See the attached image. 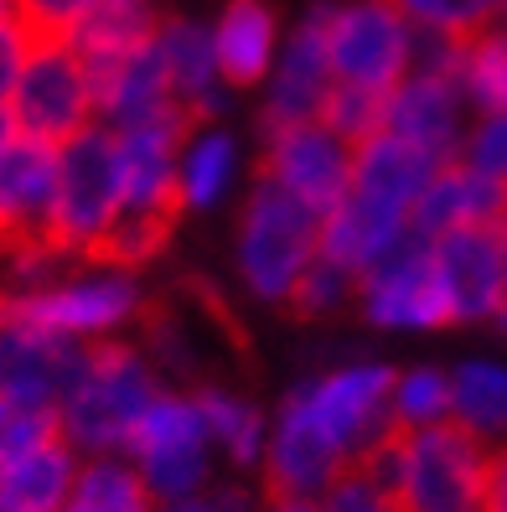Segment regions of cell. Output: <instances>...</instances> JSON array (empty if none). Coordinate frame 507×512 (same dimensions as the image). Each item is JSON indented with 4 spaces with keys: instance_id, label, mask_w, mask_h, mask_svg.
<instances>
[{
    "instance_id": "cell-5",
    "label": "cell",
    "mask_w": 507,
    "mask_h": 512,
    "mask_svg": "<svg viewBox=\"0 0 507 512\" xmlns=\"http://www.w3.org/2000/svg\"><path fill=\"white\" fill-rule=\"evenodd\" d=\"M145 311L140 290L119 275V269H99V275H73V280H47L32 290H0V326H42L73 342H104L109 331L135 321Z\"/></svg>"
},
{
    "instance_id": "cell-25",
    "label": "cell",
    "mask_w": 507,
    "mask_h": 512,
    "mask_svg": "<svg viewBox=\"0 0 507 512\" xmlns=\"http://www.w3.org/2000/svg\"><path fill=\"white\" fill-rule=\"evenodd\" d=\"M197 409H202V425H207V440H213L233 466H259L264 461V440H270V419L259 414V404L228 394V388H213L202 383L197 388Z\"/></svg>"
},
{
    "instance_id": "cell-7",
    "label": "cell",
    "mask_w": 507,
    "mask_h": 512,
    "mask_svg": "<svg viewBox=\"0 0 507 512\" xmlns=\"http://www.w3.org/2000/svg\"><path fill=\"white\" fill-rule=\"evenodd\" d=\"M389 394H394V373L383 363H347L321 378H306L290 399L306 409V419L342 456V466H352L378 435L394 430Z\"/></svg>"
},
{
    "instance_id": "cell-11",
    "label": "cell",
    "mask_w": 507,
    "mask_h": 512,
    "mask_svg": "<svg viewBox=\"0 0 507 512\" xmlns=\"http://www.w3.org/2000/svg\"><path fill=\"white\" fill-rule=\"evenodd\" d=\"M259 176H270L301 207L326 218L352 192V150L326 125L306 119V125H285V130L264 135V171Z\"/></svg>"
},
{
    "instance_id": "cell-27",
    "label": "cell",
    "mask_w": 507,
    "mask_h": 512,
    "mask_svg": "<svg viewBox=\"0 0 507 512\" xmlns=\"http://www.w3.org/2000/svg\"><path fill=\"white\" fill-rule=\"evenodd\" d=\"M63 512H156V497L130 461L94 456L88 466H78Z\"/></svg>"
},
{
    "instance_id": "cell-2",
    "label": "cell",
    "mask_w": 507,
    "mask_h": 512,
    "mask_svg": "<svg viewBox=\"0 0 507 512\" xmlns=\"http://www.w3.org/2000/svg\"><path fill=\"white\" fill-rule=\"evenodd\" d=\"M156 394L161 388H156L145 352L114 342V337L88 342L83 368L63 394V404H57V435L78 456H119Z\"/></svg>"
},
{
    "instance_id": "cell-15",
    "label": "cell",
    "mask_w": 507,
    "mask_h": 512,
    "mask_svg": "<svg viewBox=\"0 0 507 512\" xmlns=\"http://www.w3.org/2000/svg\"><path fill=\"white\" fill-rule=\"evenodd\" d=\"M435 275L445 285L456 321H492L507 306V280H502V249L497 228H456L430 238Z\"/></svg>"
},
{
    "instance_id": "cell-39",
    "label": "cell",
    "mask_w": 507,
    "mask_h": 512,
    "mask_svg": "<svg viewBox=\"0 0 507 512\" xmlns=\"http://www.w3.org/2000/svg\"><path fill=\"white\" fill-rule=\"evenodd\" d=\"M32 32H26V21L21 16H6L0 21V104L11 99V88L21 78V63H26V52H32Z\"/></svg>"
},
{
    "instance_id": "cell-37",
    "label": "cell",
    "mask_w": 507,
    "mask_h": 512,
    "mask_svg": "<svg viewBox=\"0 0 507 512\" xmlns=\"http://www.w3.org/2000/svg\"><path fill=\"white\" fill-rule=\"evenodd\" d=\"M456 161L466 171H476V176H497V182H507V114H482V125L471 130V140L461 145Z\"/></svg>"
},
{
    "instance_id": "cell-8",
    "label": "cell",
    "mask_w": 507,
    "mask_h": 512,
    "mask_svg": "<svg viewBox=\"0 0 507 512\" xmlns=\"http://www.w3.org/2000/svg\"><path fill=\"white\" fill-rule=\"evenodd\" d=\"M207 450H213V440H207L197 399L156 394L151 409L140 414L125 456L145 487H151V497L176 502V497H192L207 487Z\"/></svg>"
},
{
    "instance_id": "cell-28",
    "label": "cell",
    "mask_w": 507,
    "mask_h": 512,
    "mask_svg": "<svg viewBox=\"0 0 507 512\" xmlns=\"http://www.w3.org/2000/svg\"><path fill=\"white\" fill-rule=\"evenodd\" d=\"M456 88L482 114H507V26H482L461 42Z\"/></svg>"
},
{
    "instance_id": "cell-19",
    "label": "cell",
    "mask_w": 507,
    "mask_h": 512,
    "mask_svg": "<svg viewBox=\"0 0 507 512\" xmlns=\"http://www.w3.org/2000/svg\"><path fill=\"white\" fill-rule=\"evenodd\" d=\"M404 233H409V213H404V207L363 197V192H347L332 213L321 218L316 254L342 264L347 275H363V269H373Z\"/></svg>"
},
{
    "instance_id": "cell-1",
    "label": "cell",
    "mask_w": 507,
    "mask_h": 512,
    "mask_svg": "<svg viewBox=\"0 0 507 512\" xmlns=\"http://www.w3.org/2000/svg\"><path fill=\"white\" fill-rule=\"evenodd\" d=\"M492 450L482 435L440 419L425 430H389L378 435L352 466H363L399 512H482Z\"/></svg>"
},
{
    "instance_id": "cell-30",
    "label": "cell",
    "mask_w": 507,
    "mask_h": 512,
    "mask_svg": "<svg viewBox=\"0 0 507 512\" xmlns=\"http://www.w3.org/2000/svg\"><path fill=\"white\" fill-rule=\"evenodd\" d=\"M316 125H326L347 150L368 145L389 125V88H368V83H332L316 109Z\"/></svg>"
},
{
    "instance_id": "cell-41",
    "label": "cell",
    "mask_w": 507,
    "mask_h": 512,
    "mask_svg": "<svg viewBox=\"0 0 507 512\" xmlns=\"http://www.w3.org/2000/svg\"><path fill=\"white\" fill-rule=\"evenodd\" d=\"M482 512H507V450L487 461V492H482Z\"/></svg>"
},
{
    "instance_id": "cell-23",
    "label": "cell",
    "mask_w": 507,
    "mask_h": 512,
    "mask_svg": "<svg viewBox=\"0 0 507 512\" xmlns=\"http://www.w3.org/2000/svg\"><path fill=\"white\" fill-rule=\"evenodd\" d=\"M435 171H440L435 156H425L420 145H409V140H399L389 130L352 150V192L394 202V207H404V213H409V202L425 192V182Z\"/></svg>"
},
{
    "instance_id": "cell-10",
    "label": "cell",
    "mask_w": 507,
    "mask_h": 512,
    "mask_svg": "<svg viewBox=\"0 0 507 512\" xmlns=\"http://www.w3.org/2000/svg\"><path fill=\"white\" fill-rule=\"evenodd\" d=\"M326 63L337 83L394 88L414 63V26L389 0H352L326 16Z\"/></svg>"
},
{
    "instance_id": "cell-6",
    "label": "cell",
    "mask_w": 507,
    "mask_h": 512,
    "mask_svg": "<svg viewBox=\"0 0 507 512\" xmlns=\"http://www.w3.org/2000/svg\"><path fill=\"white\" fill-rule=\"evenodd\" d=\"M16 135H32L47 145H63L78 130L94 125V83L88 63L57 37H37L21 63V78L6 99Z\"/></svg>"
},
{
    "instance_id": "cell-21",
    "label": "cell",
    "mask_w": 507,
    "mask_h": 512,
    "mask_svg": "<svg viewBox=\"0 0 507 512\" xmlns=\"http://www.w3.org/2000/svg\"><path fill=\"white\" fill-rule=\"evenodd\" d=\"M78 476V450L63 435H47L0 466V507L6 512H63Z\"/></svg>"
},
{
    "instance_id": "cell-40",
    "label": "cell",
    "mask_w": 507,
    "mask_h": 512,
    "mask_svg": "<svg viewBox=\"0 0 507 512\" xmlns=\"http://www.w3.org/2000/svg\"><path fill=\"white\" fill-rule=\"evenodd\" d=\"M161 512H254L249 507V497L244 492H192V497H176V502H166Z\"/></svg>"
},
{
    "instance_id": "cell-33",
    "label": "cell",
    "mask_w": 507,
    "mask_h": 512,
    "mask_svg": "<svg viewBox=\"0 0 507 512\" xmlns=\"http://www.w3.org/2000/svg\"><path fill=\"white\" fill-rule=\"evenodd\" d=\"M389 6L420 26V32H440V37H471L492 26L497 16V0H389Z\"/></svg>"
},
{
    "instance_id": "cell-42",
    "label": "cell",
    "mask_w": 507,
    "mask_h": 512,
    "mask_svg": "<svg viewBox=\"0 0 507 512\" xmlns=\"http://www.w3.org/2000/svg\"><path fill=\"white\" fill-rule=\"evenodd\" d=\"M270 512H321L316 497H270Z\"/></svg>"
},
{
    "instance_id": "cell-16",
    "label": "cell",
    "mask_w": 507,
    "mask_h": 512,
    "mask_svg": "<svg viewBox=\"0 0 507 512\" xmlns=\"http://www.w3.org/2000/svg\"><path fill=\"white\" fill-rule=\"evenodd\" d=\"M88 83H94V125H104V130L145 125L151 114L176 104L156 37L119 52V57H104V63H88Z\"/></svg>"
},
{
    "instance_id": "cell-3",
    "label": "cell",
    "mask_w": 507,
    "mask_h": 512,
    "mask_svg": "<svg viewBox=\"0 0 507 512\" xmlns=\"http://www.w3.org/2000/svg\"><path fill=\"white\" fill-rule=\"evenodd\" d=\"M119 218V150L114 130L88 125L73 140L57 145V187H52V218L47 244L73 259H88L94 244Z\"/></svg>"
},
{
    "instance_id": "cell-20",
    "label": "cell",
    "mask_w": 507,
    "mask_h": 512,
    "mask_svg": "<svg viewBox=\"0 0 507 512\" xmlns=\"http://www.w3.org/2000/svg\"><path fill=\"white\" fill-rule=\"evenodd\" d=\"M156 47L166 63L171 99L182 104L197 125L223 114V78H218V57H213V32L197 21H161L156 26Z\"/></svg>"
},
{
    "instance_id": "cell-22",
    "label": "cell",
    "mask_w": 507,
    "mask_h": 512,
    "mask_svg": "<svg viewBox=\"0 0 507 512\" xmlns=\"http://www.w3.org/2000/svg\"><path fill=\"white\" fill-rule=\"evenodd\" d=\"M218 78L228 88H254L275 68V11L264 0H228L213 26Z\"/></svg>"
},
{
    "instance_id": "cell-9",
    "label": "cell",
    "mask_w": 507,
    "mask_h": 512,
    "mask_svg": "<svg viewBox=\"0 0 507 512\" xmlns=\"http://www.w3.org/2000/svg\"><path fill=\"white\" fill-rule=\"evenodd\" d=\"M357 280H363V285H357V295H363V316L373 326H389V331L456 326L451 300H445V285L435 275L430 238H420L414 228L373 269H363Z\"/></svg>"
},
{
    "instance_id": "cell-12",
    "label": "cell",
    "mask_w": 507,
    "mask_h": 512,
    "mask_svg": "<svg viewBox=\"0 0 507 512\" xmlns=\"http://www.w3.org/2000/svg\"><path fill=\"white\" fill-rule=\"evenodd\" d=\"M83 352H88V342L6 321L0 326V399L57 414V404H63V394L83 368Z\"/></svg>"
},
{
    "instance_id": "cell-13",
    "label": "cell",
    "mask_w": 507,
    "mask_h": 512,
    "mask_svg": "<svg viewBox=\"0 0 507 512\" xmlns=\"http://www.w3.org/2000/svg\"><path fill=\"white\" fill-rule=\"evenodd\" d=\"M326 16H332V0L311 6L306 21L295 26V37L285 42L280 63H275V73H270V88H264V109H259L264 135L316 119L326 88L337 83V78H332V63H326Z\"/></svg>"
},
{
    "instance_id": "cell-38",
    "label": "cell",
    "mask_w": 507,
    "mask_h": 512,
    "mask_svg": "<svg viewBox=\"0 0 507 512\" xmlns=\"http://www.w3.org/2000/svg\"><path fill=\"white\" fill-rule=\"evenodd\" d=\"M88 6H94V0H16V16L26 21L32 37H57L63 42Z\"/></svg>"
},
{
    "instance_id": "cell-14",
    "label": "cell",
    "mask_w": 507,
    "mask_h": 512,
    "mask_svg": "<svg viewBox=\"0 0 507 512\" xmlns=\"http://www.w3.org/2000/svg\"><path fill=\"white\" fill-rule=\"evenodd\" d=\"M57 187V145L16 135L0 150V259L47 238Z\"/></svg>"
},
{
    "instance_id": "cell-34",
    "label": "cell",
    "mask_w": 507,
    "mask_h": 512,
    "mask_svg": "<svg viewBox=\"0 0 507 512\" xmlns=\"http://www.w3.org/2000/svg\"><path fill=\"white\" fill-rule=\"evenodd\" d=\"M352 280H357V275H347L342 264H332V259H321V254H316V259L301 269V280H295V290H290L285 300H290V311H295V316L316 321V316L342 311V300L352 295Z\"/></svg>"
},
{
    "instance_id": "cell-35",
    "label": "cell",
    "mask_w": 507,
    "mask_h": 512,
    "mask_svg": "<svg viewBox=\"0 0 507 512\" xmlns=\"http://www.w3.org/2000/svg\"><path fill=\"white\" fill-rule=\"evenodd\" d=\"M316 507L321 512H399L394 497L383 492L363 466H342L332 481H326V492H321Z\"/></svg>"
},
{
    "instance_id": "cell-44",
    "label": "cell",
    "mask_w": 507,
    "mask_h": 512,
    "mask_svg": "<svg viewBox=\"0 0 507 512\" xmlns=\"http://www.w3.org/2000/svg\"><path fill=\"white\" fill-rule=\"evenodd\" d=\"M6 16H16V0H0V21H6Z\"/></svg>"
},
{
    "instance_id": "cell-43",
    "label": "cell",
    "mask_w": 507,
    "mask_h": 512,
    "mask_svg": "<svg viewBox=\"0 0 507 512\" xmlns=\"http://www.w3.org/2000/svg\"><path fill=\"white\" fill-rule=\"evenodd\" d=\"M16 140V125H11V114H6V104H0V150H6Z\"/></svg>"
},
{
    "instance_id": "cell-26",
    "label": "cell",
    "mask_w": 507,
    "mask_h": 512,
    "mask_svg": "<svg viewBox=\"0 0 507 512\" xmlns=\"http://www.w3.org/2000/svg\"><path fill=\"white\" fill-rule=\"evenodd\" d=\"M233 171H238L233 135H223V130L197 135L182 156H176V202H182V213H207V207H218L228 182H233Z\"/></svg>"
},
{
    "instance_id": "cell-45",
    "label": "cell",
    "mask_w": 507,
    "mask_h": 512,
    "mask_svg": "<svg viewBox=\"0 0 507 512\" xmlns=\"http://www.w3.org/2000/svg\"><path fill=\"white\" fill-rule=\"evenodd\" d=\"M0 512H6V507H0Z\"/></svg>"
},
{
    "instance_id": "cell-36",
    "label": "cell",
    "mask_w": 507,
    "mask_h": 512,
    "mask_svg": "<svg viewBox=\"0 0 507 512\" xmlns=\"http://www.w3.org/2000/svg\"><path fill=\"white\" fill-rule=\"evenodd\" d=\"M47 435H57L52 409H26V404L0 399V466H6L11 456H21V450H32Z\"/></svg>"
},
{
    "instance_id": "cell-24",
    "label": "cell",
    "mask_w": 507,
    "mask_h": 512,
    "mask_svg": "<svg viewBox=\"0 0 507 512\" xmlns=\"http://www.w3.org/2000/svg\"><path fill=\"white\" fill-rule=\"evenodd\" d=\"M156 26H161V16H156L151 0H94L63 42L83 57V63H104V57H119L140 42H151Z\"/></svg>"
},
{
    "instance_id": "cell-29",
    "label": "cell",
    "mask_w": 507,
    "mask_h": 512,
    "mask_svg": "<svg viewBox=\"0 0 507 512\" xmlns=\"http://www.w3.org/2000/svg\"><path fill=\"white\" fill-rule=\"evenodd\" d=\"M451 419L471 435H497L507 430V368L497 363H461L451 373Z\"/></svg>"
},
{
    "instance_id": "cell-31",
    "label": "cell",
    "mask_w": 507,
    "mask_h": 512,
    "mask_svg": "<svg viewBox=\"0 0 507 512\" xmlns=\"http://www.w3.org/2000/svg\"><path fill=\"white\" fill-rule=\"evenodd\" d=\"M176 233V213H119L114 228L94 244V254H88V264L99 269H135V264H151L166 254Z\"/></svg>"
},
{
    "instance_id": "cell-32",
    "label": "cell",
    "mask_w": 507,
    "mask_h": 512,
    "mask_svg": "<svg viewBox=\"0 0 507 512\" xmlns=\"http://www.w3.org/2000/svg\"><path fill=\"white\" fill-rule=\"evenodd\" d=\"M389 419H394V430H425V425L451 419V373H440V368H414V373L394 378Z\"/></svg>"
},
{
    "instance_id": "cell-17",
    "label": "cell",
    "mask_w": 507,
    "mask_h": 512,
    "mask_svg": "<svg viewBox=\"0 0 507 512\" xmlns=\"http://www.w3.org/2000/svg\"><path fill=\"white\" fill-rule=\"evenodd\" d=\"M389 135L420 145L440 166L461 156V88L440 73H404L389 88Z\"/></svg>"
},
{
    "instance_id": "cell-18",
    "label": "cell",
    "mask_w": 507,
    "mask_h": 512,
    "mask_svg": "<svg viewBox=\"0 0 507 512\" xmlns=\"http://www.w3.org/2000/svg\"><path fill=\"white\" fill-rule=\"evenodd\" d=\"M337 471H342V456L321 440L306 409L285 399L270 440H264V487H270V497H321Z\"/></svg>"
},
{
    "instance_id": "cell-4",
    "label": "cell",
    "mask_w": 507,
    "mask_h": 512,
    "mask_svg": "<svg viewBox=\"0 0 507 512\" xmlns=\"http://www.w3.org/2000/svg\"><path fill=\"white\" fill-rule=\"evenodd\" d=\"M316 233L321 218L311 207H301L270 176H259L244 202V218H238V275H244V285L259 300L280 306L301 280V269L316 259Z\"/></svg>"
}]
</instances>
